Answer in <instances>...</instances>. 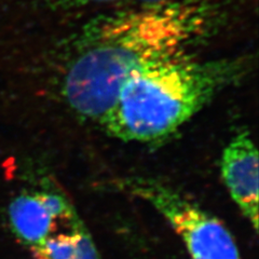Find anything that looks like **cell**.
Wrapping results in <instances>:
<instances>
[{
	"instance_id": "cell-1",
	"label": "cell",
	"mask_w": 259,
	"mask_h": 259,
	"mask_svg": "<svg viewBox=\"0 0 259 259\" xmlns=\"http://www.w3.org/2000/svg\"><path fill=\"white\" fill-rule=\"evenodd\" d=\"M222 13L216 0H175L92 22L65 70V101L79 116L102 122L133 72L187 54L217 26Z\"/></svg>"
},
{
	"instance_id": "cell-2",
	"label": "cell",
	"mask_w": 259,
	"mask_h": 259,
	"mask_svg": "<svg viewBox=\"0 0 259 259\" xmlns=\"http://www.w3.org/2000/svg\"><path fill=\"white\" fill-rule=\"evenodd\" d=\"M252 63L242 55L200 61L184 54L147 65L124 81L101 124L124 142L165 139L218 94L241 82Z\"/></svg>"
},
{
	"instance_id": "cell-3",
	"label": "cell",
	"mask_w": 259,
	"mask_h": 259,
	"mask_svg": "<svg viewBox=\"0 0 259 259\" xmlns=\"http://www.w3.org/2000/svg\"><path fill=\"white\" fill-rule=\"evenodd\" d=\"M120 188L157 209L180 236L189 259H241L227 227L196 202L169 186L147 177H131Z\"/></svg>"
},
{
	"instance_id": "cell-4",
	"label": "cell",
	"mask_w": 259,
	"mask_h": 259,
	"mask_svg": "<svg viewBox=\"0 0 259 259\" xmlns=\"http://www.w3.org/2000/svg\"><path fill=\"white\" fill-rule=\"evenodd\" d=\"M221 173L231 199L258 231V150L247 130L234 134L224 149Z\"/></svg>"
},
{
	"instance_id": "cell-5",
	"label": "cell",
	"mask_w": 259,
	"mask_h": 259,
	"mask_svg": "<svg viewBox=\"0 0 259 259\" xmlns=\"http://www.w3.org/2000/svg\"><path fill=\"white\" fill-rule=\"evenodd\" d=\"M9 215L18 238L35 248L52 236L59 221L70 223L77 213L60 194L40 192L14 200Z\"/></svg>"
},
{
	"instance_id": "cell-6",
	"label": "cell",
	"mask_w": 259,
	"mask_h": 259,
	"mask_svg": "<svg viewBox=\"0 0 259 259\" xmlns=\"http://www.w3.org/2000/svg\"><path fill=\"white\" fill-rule=\"evenodd\" d=\"M34 250L36 259H72L74 238L71 232L50 236Z\"/></svg>"
},
{
	"instance_id": "cell-7",
	"label": "cell",
	"mask_w": 259,
	"mask_h": 259,
	"mask_svg": "<svg viewBox=\"0 0 259 259\" xmlns=\"http://www.w3.org/2000/svg\"><path fill=\"white\" fill-rule=\"evenodd\" d=\"M70 232L74 238V256L72 259H100L91 234L84 224L76 215L70 222Z\"/></svg>"
},
{
	"instance_id": "cell-8",
	"label": "cell",
	"mask_w": 259,
	"mask_h": 259,
	"mask_svg": "<svg viewBox=\"0 0 259 259\" xmlns=\"http://www.w3.org/2000/svg\"><path fill=\"white\" fill-rule=\"evenodd\" d=\"M35 2L50 10L70 11L108 5L117 2V0H35Z\"/></svg>"
},
{
	"instance_id": "cell-9",
	"label": "cell",
	"mask_w": 259,
	"mask_h": 259,
	"mask_svg": "<svg viewBox=\"0 0 259 259\" xmlns=\"http://www.w3.org/2000/svg\"><path fill=\"white\" fill-rule=\"evenodd\" d=\"M137 6H148V5H157V4H163L175 2V0H132Z\"/></svg>"
}]
</instances>
